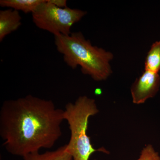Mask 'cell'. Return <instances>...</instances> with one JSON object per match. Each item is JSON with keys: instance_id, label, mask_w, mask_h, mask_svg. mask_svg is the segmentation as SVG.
Wrapping results in <instances>:
<instances>
[{"instance_id": "8", "label": "cell", "mask_w": 160, "mask_h": 160, "mask_svg": "<svg viewBox=\"0 0 160 160\" xmlns=\"http://www.w3.org/2000/svg\"><path fill=\"white\" fill-rule=\"evenodd\" d=\"M23 160H73L66 150V145L53 151L40 153L39 152H32L23 157Z\"/></svg>"}, {"instance_id": "12", "label": "cell", "mask_w": 160, "mask_h": 160, "mask_svg": "<svg viewBox=\"0 0 160 160\" xmlns=\"http://www.w3.org/2000/svg\"><path fill=\"white\" fill-rule=\"evenodd\" d=\"M101 91L100 89H98L96 90L95 93H96L97 94H99L101 93Z\"/></svg>"}, {"instance_id": "4", "label": "cell", "mask_w": 160, "mask_h": 160, "mask_svg": "<svg viewBox=\"0 0 160 160\" xmlns=\"http://www.w3.org/2000/svg\"><path fill=\"white\" fill-rule=\"evenodd\" d=\"M87 12L67 7L59 8L48 0L32 13V21L39 29L47 31L54 36L71 34L72 27L81 21Z\"/></svg>"}, {"instance_id": "2", "label": "cell", "mask_w": 160, "mask_h": 160, "mask_svg": "<svg viewBox=\"0 0 160 160\" xmlns=\"http://www.w3.org/2000/svg\"><path fill=\"white\" fill-rule=\"evenodd\" d=\"M54 36L57 49L63 55L64 62L71 69L80 66L83 74L97 82L105 81L112 73L110 63L113 54L93 46L81 32H72L68 36Z\"/></svg>"}, {"instance_id": "3", "label": "cell", "mask_w": 160, "mask_h": 160, "mask_svg": "<svg viewBox=\"0 0 160 160\" xmlns=\"http://www.w3.org/2000/svg\"><path fill=\"white\" fill-rule=\"evenodd\" d=\"M99 112L95 101L86 96L78 98L74 103H67L64 110V119L67 121L71 136L66 150L73 160H89L93 152H102L109 154L104 148H93L87 135L89 118Z\"/></svg>"}, {"instance_id": "11", "label": "cell", "mask_w": 160, "mask_h": 160, "mask_svg": "<svg viewBox=\"0 0 160 160\" xmlns=\"http://www.w3.org/2000/svg\"><path fill=\"white\" fill-rule=\"evenodd\" d=\"M48 1L57 7L59 8H66L67 7V1L66 0H48Z\"/></svg>"}, {"instance_id": "6", "label": "cell", "mask_w": 160, "mask_h": 160, "mask_svg": "<svg viewBox=\"0 0 160 160\" xmlns=\"http://www.w3.org/2000/svg\"><path fill=\"white\" fill-rule=\"evenodd\" d=\"M22 19L19 11L14 9L8 8L0 11V42L19 28Z\"/></svg>"}, {"instance_id": "7", "label": "cell", "mask_w": 160, "mask_h": 160, "mask_svg": "<svg viewBox=\"0 0 160 160\" xmlns=\"http://www.w3.org/2000/svg\"><path fill=\"white\" fill-rule=\"evenodd\" d=\"M45 0H1L2 7L21 11L25 13H32L36 11Z\"/></svg>"}, {"instance_id": "1", "label": "cell", "mask_w": 160, "mask_h": 160, "mask_svg": "<svg viewBox=\"0 0 160 160\" xmlns=\"http://www.w3.org/2000/svg\"><path fill=\"white\" fill-rule=\"evenodd\" d=\"M64 120V110L51 100L29 94L3 103L0 136L8 152L23 158L53 147L62 136Z\"/></svg>"}, {"instance_id": "9", "label": "cell", "mask_w": 160, "mask_h": 160, "mask_svg": "<svg viewBox=\"0 0 160 160\" xmlns=\"http://www.w3.org/2000/svg\"><path fill=\"white\" fill-rule=\"evenodd\" d=\"M145 70L156 73L160 71V41L152 45L145 60Z\"/></svg>"}, {"instance_id": "5", "label": "cell", "mask_w": 160, "mask_h": 160, "mask_svg": "<svg viewBox=\"0 0 160 160\" xmlns=\"http://www.w3.org/2000/svg\"><path fill=\"white\" fill-rule=\"evenodd\" d=\"M160 77L158 73L145 70L137 79L130 92L134 104H143L149 98L154 97L159 89Z\"/></svg>"}, {"instance_id": "10", "label": "cell", "mask_w": 160, "mask_h": 160, "mask_svg": "<svg viewBox=\"0 0 160 160\" xmlns=\"http://www.w3.org/2000/svg\"><path fill=\"white\" fill-rule=\"evenodd\" d=\"M137 160H160V156L152 145L149 144L143 148L139 158Z\"/></svg>"}]
</instances>
